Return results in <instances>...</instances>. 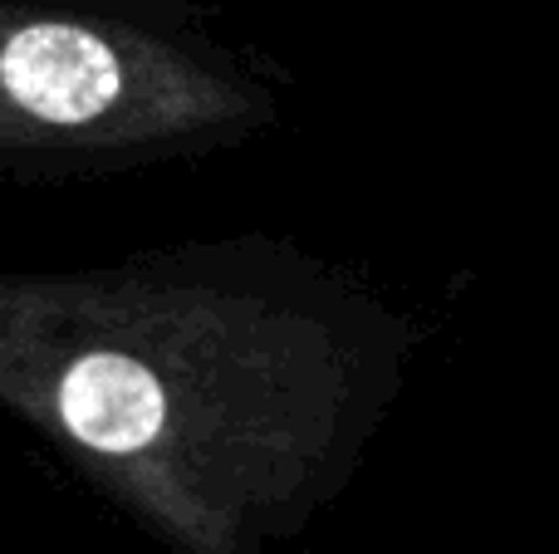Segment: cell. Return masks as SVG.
Listing matches in <instances>:
<instances>
[{"label":"cell","instance_id":"cell-2","mask_svg":"<svg viewBox=\"0 0 559 554\" xmlns=\"http://www.w3.org/2000/svg\"><path fill=\"white\" fill-rule=\"evenodd\" d=\"M59 418L69 437L104 457H133L167 427V393L128 353H84L59 378Z\"/></svg>","mask_w":559,"mask_h":554},{"label":"cell","instance_id":"cell-1","mask_svg":"<svg viewBox=\"0 0 559 554\" xmlns=\"http://www.w3.org/2000/svg\"><path fill=\"white\" fill-rule=\"evenodd\" d=\"M0 88L45 123H88L123 94V64L79 25H25L0 49Z\"/></svg>","mask_w":559,"mask_h":554}]
</instances>
